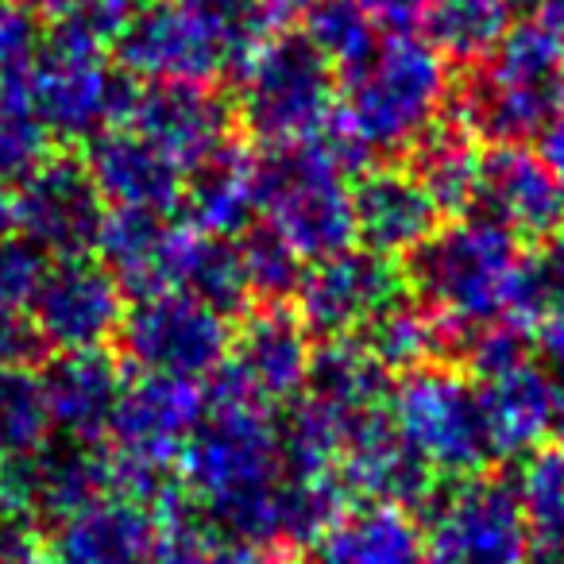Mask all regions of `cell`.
<instances>
[{"label":"cell","mask_w":564,"mask_h":564,"mask_svg":"<svg viewBox=\"0 0 564 564\" xmlns=\"http://www.w3.org/2000/svg\"><path fill=\"white\" fill-rule=\"evenodd\" d=\"M422 20L445 58L484 63L514 28V0H430Z\"/></svg>","instance_id":"obj_30"},{"label":"cell","mask_w":564,"mask_h":564,"mask_svg":"<svg viewBox=\"0 0 564 564\" xmlns=\"http://www.w3.org/2000/svg\"><path fill=\"white\" fill-rule=\"evenodd\" d=\"M47 256L24 236H0V325L28 317Z\"/></svg>","instance_id":"obj_38"},{"label":"cell","mask_w":564,"mask_h":564,"mask_svg":"<svg viewBox=\"0 0 564 564\" xmlns=\"http://www.w3.org/2000/svg\"><path fill=\"white\" fill-rule=\"evenodd\" d=\"M51 437L40 371L0 364V464L35 453Z\"/></svg>","instance_id":"obj_33"},{"label":"cell","mask_w":564,"mask_h":564,"mask_svg":"<svg viewBox=\"0 0 564 564\" xmlns=\"http://www.w3.org/2000/svg\"><path fill=\"white\" fill-rule=\"evenodd\" d=\"M479 217L495 220L518 240H545L564 225V189L545 159L522 143H499L479 159L476 202Z\"/></svg>","instance_id":"obj_18"},{"label":"cell","mask_w":564,"mask_h":564,"mask_svg":"<svg viewBox=\"0 0 564 564\" xmlns=\"http://www.w3.org/2000/svg\"><path fill=\"white\" fill-rule=\"evenodd\" d=\"M135 12H140V0H82L63 24L78 28L97 43H117V35L132 24Z\"/></svg>","instance_id":"obj_40"},{"label":"cell","mask_w":564,"mask_h":564,"mask_svg":"<svg viewBox=\"0 0 564 564\" xmlns=\"http://www.w3.org/2000/svg\"><path fill=\"white\" fill-rule=\"evenodd\" d=\"M256 4L271 17V24H282V20H291V17H306L317 0H256Z\"/></svg>","instance_id":"obj_47"},{"label":"cell","mask_w":564,"mask_h":564,"mask_svg":"<svg viewBox=\"0 0 564 564\" xmlns=\"http://www.w3.org/2000/svg\"><path fill=\"white\" fill-rule=\"evenodd\" d=\"M522 24L564 63V0H538Z\"/></svg>","instance_id":"obj_43"},{"label":"cell","mask_w":564,"mask_h":564,"mask_svg":"<svg viewBox=\"0 0 564 564\" xmlns=\"http://www.w3.org/2000/svg\"><path fill=\"white\" fill-rule=\"evenodd\" d=\"M186 4H232V0H186Z\"/></svg>","instance_id":"obj_51"},{"label":"cell","mask_w":564,"mask_h":564,"mask_svg":"<svg viewBox=\"0 0 564 564\" xmlns=\"http://www.w3.org/2000/svg\"><path fill=\"white\" fill-rule=\"evenodd\" d=\"M479 410H484L491 456H525L553 433L556 383L538 364H518L502 376L479 379Z\"/></svg>","instance_id":"obj_26"},{"label":"cell","mask_w":564,"mask_h":564,"mask_svg":"<svg viewBox=\"0 0 564 564\" xmlns=\"http://www.w3.org/2000/svg\"><path fill=\"white\" fill-rule=\"evenodd\" d=\"M128 120H132V132H140L182 171H189L232 140L236 109L213 94V86L148 82V86H135Z\"/></svg>","instance_id":"obj_17"},{"label":"cell","mask_w":564,"mask_h":564,"mask_svg":"<svg viewBox=\"0 0 564 564\" xmlns=\"http://www.w3.org/2000/svg\"><path fill=\"white\" fill-rule=\"evenodd\" d=\"M410 171L425 186L441 213H464L476 202L479 182V148L476 135L460 120H445L422 132V140L410 148Z\"/></svg>","instance_id":"obj_28"},{"label":"cell","mask_w":564,"mask_h":564,"mask_svg":"<svg viewBox=\"0 0 564 564\" xmlns=\"http://www.w3.org/2000/svg\"><path fill=\"white\" fill-rule=\"evenodd\" d=\"M82 163L101 202H112V209L174 213L182 205L186 171L132 128H109L94 135Z\"/></svg>","instance_id":"obj_20"},{"label":"cell","mask_w":564,"mask_h":564,"mask_svg":"<svg viewBox=\"0 0 564 564\" xmlns=\"http://www.w3.org/2000/svg\"><path fill=\"white\" fill-rule=\"evenodd\" d=\"M340 484L348 495L402 510H425L437 495V476L417 460V453L399 437L387 410L356 417L348 425L345 456H340Z\"/></svg>","instance_id":"obj_19"},{"label":"cell","mask_w":564,"mask_h":564,"mask_svg":"<svg viewBox=\"0 0 564 564\" xmlns=\"http://www.w3.org/2000/svg\"><path fill=\"white\" fill-rule=\"evenodd\" d=\"M189 240H194V225L174 220V213L112 209L105 213L97 256L120 282L124 299L135 302L148 294L178 291Z\"/></svg>","instance_id":"obj_16"},{"label":"cell","mask_w":564,"mask_h":564,"mask_svg":"<svg viewBox=\"0 0 564 564\" xmlns=\"http://www.w3.org/2000/svg\"><path fill=\"white\" fill-rule=\"evenodd\" d=\"M337 70L306 35L267 40L240 70V120L267 148L302 143L329 124L337 109Z\"/></svg>","instance_id":"obj_7"},{"label":"cell","mask_w":564,"mask_h":564,"mask_svg":"<svg viewBox=\"0 0 564 564\" xmlns=\"http://www.w3.org/2000/svg\"><path fill=\"white\" fill-rule=\"evenodd\" d=\"M124 291L94 256H66L43 267L32 299L35 333L55 352L105 348L124 325Z\"/></svg>","instance_id":"obj_13"},{"label":"cell","mask_w":564,"mask_h":564,"mask_svg":"<svg viewBox=\"0 0 564 564\" xmlns=\"http://www.w3.org/2000/svg\"><path fill=\"white\" fill-rule=\"evenodd\" d=\"M240 256L251 282V299H263L267 306H282L286 299H294L306 274V259L271 225H251L248 232H240Z\"/></svg>","instance_id":"obj_36"},{"label":"cell","mask_w":564,"mask_h":564,"mask_svg":"<svg viewBox=\"0 0 564 564\" xmlns=\"http://www.w3.org/2000/svg\"><path fill=\"white\" fill-rule=\"evenodd\" d=\"M348 174L317 135L259 155V217L302 259H329L352 248V189Z\"/></svg>","instance_id":"obj_5"},{"label":"cell","mask_w":564,"mask_h":564,"mask_svg":"<svg viewBox=\"0 0 564 564\" xmlns=\"http://www.w3.org/2000/svg\"><path fill=\"white\" fill-rule=\"evenodd\" d=\"M9 228H12V197L0 186V236H9Z\"/></svg>","instance_id":"obj_50"},{"label":"cell","mask_w":564,"mask_h":564,"mask_svg":"<svg viewBox=\"0 0 564 564\" xmlns=\"http://www.w3.org/2000/svg\"><path fill=\"white\" fill-rule=\"evenodd\" d=\"M391 422L433 476L464 479L484 471L491 456L479 391L464 371L425 364L406 371L391 391Z\"/></svg>","instance_id":"obj_8"},{"label":"cell","mask_w":564,"mask_h":564,"mask_svg":"<svg viewBox=\"0 0 564 564\" xmlns=\"http://www.w3.org/2000/svg\"><path fill=\"white\" fill-rule=\"evenodd\" d=\"M209 564H279L267 549L256 545H236V541H225V545L213 549Z\"/></svg>","instance_id":"obj_46"},{"label":"cell","mask_w":564,"mask_h":564,"mask_svg":"<svg viewBox=\"0 0 564 564\" xmlns=\"http://www.w3.org/2000/svg\"><path fill=\"white\" fill-rule=\"evenodd\" d=\"M310 356L314 348L299 314L286 306H263L240 333H232L228 356L209 376L205 402H243L274 414L306 391Z\"/></svg>","instance_id":"obj_10"},{"label":"cell","mask_w":564,"mask_h":564,"mask_svg":"<svg viewBox=\"0 0 564 564\" xmlns=\"http://www.w3.org/2000/svg\"><path fill=\"white\" fill-rule=\"evenodd\" d=\"M47 352V345L35 333L32 317L0 325V364H17V368H32L40 356Z\"/></svg>","instance_id":"obj_41"},{"label":"cell","mask_w":564,"mask_h":564,"mask_svg":"<svg viewBox=\"0 0 564 564\" xmlns=\"http://www.w3.org/2000/svg\"><path fill=\"white\" fill-rule=\"evenodd\" d=\"M445 101V55L417 35L394 32L387 43H376L356 70L345 74L333 117L371 159L414 148L425 128L437 124Z\"/></svg>","instance_id":"obj_4"},{"label":"cell","mask_w":564,"mask_h":564,"mask_svg":"<svg viewBox=\"0 0 564 564\" xmlns=\"http://www.w3.org/2000/svg\"><path fill=\"white\" fill-rule=\"evenodd\" d=\"M441 209L410 166H376L352 186V228L368 251L387 259L410 256L437 228Z\"/></svg>","instance_id":"obj_22"},{"label":"cell","mask_w":564,"mask_h":564,"mask_svg":"<svg viewBox=\"0 0 564 564\" xmlns=\"http://www.w3.org/2000/svg\"><path fill=\"white\" fill-rule=\"evenodd\" d=\"M178 291L194 294L197 302H205V306L225 317L243 314L251 302V282L248 271H243L240 240L236 236H209L202 228H194Z\"/></svg>","instance_id":"obj_31"},{"label":"cell","mask_w":564,"mask_h":564,"mask_svg":"<svg viewBox=\"0 0 564 564\" xmlns=\"http://www.w3.org/2000/svg\"><path fill=\"white\" fill-rule=\"evenodd\" d=\"M306 394L322 406L337 410L340 417H364L383 410L391 399V371L376 360L360 337L322 340L310 356Z\"/></svg>","instance_id":"obj_27"},{"label":"cell","mask_w":564,"mask_h":564,"mask_svg":"<svg viewBox=\"0 0 564 564\" xmlns=\"http://www.w3.org/2000/svg\"><path fill=\"white\" fill-rule=\"evenodd\" d=\"M356 417H340L310 394H299L279 417L282 471L294 479H340L348 425Z\"/></svg>","instance_id":"obj_29"},{"label":"cell","mask_w":564,"mask_h":564,"mask_svg":"<svg viewBox=\"0 0 564 564\" xmlns=\"http://www.w3.org/2000/svg\"><path fill=\"white\" fill-rule=\"evenodd\" d=\"M306 40L333 70L348 74L376 51V20L360 0H317L306 12Z\"/></svg>","instance_id":"obj_35"},{"label":"cell","mask_w":564,"mask_h":564,"mask_svg":"<svg viewBox=\"0 0 564 564\" xmlns=\"http://www.w3.org/2000/svg\"><path fill=\"white\" fill-rule=\"evenodd\" d=\"M43 32L40 12L32 4L20 0H0V82L28 78L43 51Z\"/></svg>","instance_id":"obj_39"},{"label":"cell","mask_w":564,"mask_h":564,"mask_svg":"<svg viewBox=\"0 0 564 564\" xmlns=\"http://www.w3.org/2000/svg\"><path fill=\"white\" fill-rule=\"evenodd\" d=\"M564 310V232H553L538 243V251H525L522 279H518L514 322L538 325L541 317Z\"/></svg>","instance_id":"obj_37"},{"label":"cell","mask_w":564,"mask_h":564,"mask_svg":"<svg viewBox=\"0 0 564 564\" xmlns=\"http://www.w3.org/2000/svg\"><path fill=\"white\" fill-rule=\"evenodd\" d=\"M518 507H522L530 545L541 556L564 553V445H538L522 456L514 479Z\"/></svg>","instance_id":"obj_32"},{"label":"cell","mask_w":564,"mask_h":564,"mask_svg":"<svg viewBox=\"0 0 564 564\" xmlns=\"http://www.w3.org/2000/svg\"><path fill=\"white\" fill-rule=\"evenodd\" d=\"M51 155V135L40 124L28 78L0 82V186L24 182Z\"/></svg>","instance_id":"obj_34"},{"label":"cell","mask_w":564,"mask_h":564,"mask_svg":"<svg viewBox=\"0 0 564 564\" xmlns=\"http://www.w3.org/2000/svg\"><path fill=\"white\" fill-rule=\"evenodd\" d=\"M43 402H47L51 430L63 437L101 445L117 410L124 368L109 348H78L55 352L40 371Z\"/></svg>","instance_id":"obj_21"},{"label":"cell","mask_w":564,"mask_h":564,"mask_svg":"<svg viewBox=\"0 0 564 564\" xmlns=\"http://www.w3.org/2000/svg\"><path fill=\"white\" fill-rule=\"evenodd\" d=\"M120 348L135 371L171 379H209L232 345L225 314L209 310L186 291H163L135 299L124 310Z\"/></svg>","instance_id":"obj_11"},{"label":"cell","mask_w":564,"mask_h":564,"mask_svg":"<svg viewBox=\"0 0 564 564\" xmlns=\"http://www.w3.org/2000/svg\"><path fill=\"white\" fill-rule=\"evenodd\" d=\"M306 549L310 553L302 564H430L417 518L383 502L345 510Z\"/></svg>","instance_id":"obj_25"},{"label":"cell","mask_w":564,"mask_h":564,"mask_svg":"<svg viewBox=\"0 0 564 564\" xmlns=\"http://www.w3.org/2000/svg\"><path fill=\"white\" fill-rule=\"evenodd\" d=\"M271 17L256 0L232 4H186L159 0L132 17L117 35V55L135 82L217 86L240 74L248 58L271 40Z\"/></svg>","instance_id":"obj_2"},{"label":"cell","mask_w":564,"mask_h":564,"mask_svg":"<svg viewBox=\"0 0 564 564\" xmlns=\"http://www.w3.org/2000/svg\"><path fill=\"white\" fill-rule=\"evenodd\" d=\"M24 4H32L40 17H51V20H66L74 9H78L82 0H24Z\"/></svg>","instance_id":"obj_48"},{"label":"cell","mask_w":564,"mask_h":564,"mask_svg":"<svg viewBox=\"0 0 564 564\" xmlns=\"http://www.w3.org/2000/svg\"><path fill=\"white\" fill-rule=\"evenodd\" d=\"M522 240L487 217H464L448 228H433L406 256V291L425 310L456 329L487 322H514L518 279H522Z\"/></svg>","instance_id":"obj_3"},{"label":"cell","mask_w":564,"mask_h":564,"mask_svg":"<svg viewBox=\"0 0 564 564\" xmlns=\"http://www.w3.org/2000/svg\"><path fill=\"white\" fill-rule=\"evenodd\" d=\"M533 329H538V333H533V345H538V352H541V360H545L549 376H553L556 387H564V310L541 317Z\"/></svg>","instance_id":"obj_42"},{"label":"cell","mask_w":564,"mask_h":564,"mask_svg":"<svg viewBox=\"0 0 564 564\" xmlns=\"http://www.w3.org/2000/svg\"><path fill=\"white\" fill-rule=\"evenodd\" d=\"M430 564H525L530 530L514 484L502 476H464L430 499Z\"/></svg>","instance_id":"obj_9"},{"label":"cell","mask_w":564,"mask_h":564,"mask_svg":"<svg viewBox=\"0 0 564 564\" xmlns=\"http://www.w3.org/2000/svg\"><path fill=\"white\" fill-rule=\"evenodd\" d=\"M430 0H360V9L368 12L376 24L391 28V32H410V24H417Z\"/></svg>","instance_id":"obj_44"},{"label":"cell","mask_w":564,"mask_h":564,"mask_svg":"<svg viewBox=\"0 0 564 564\" xmlns=\"http://www.w3.org/2000/svg\"><path fill=\"white\" fill-rule=\"evenodd\" d=\"M178 484L202 518L236 545H279L282 448L279 417L243 402H205L178 456Z\"/></svg>","instance_id":"obj_1"},{"label":"cell","mask_w":564,"mask_h":564,"mask_svg":"<svg viewBox=\"0 0 564 564\" xmlns=\"http://www.w3.org/2000/svg\"><path fill=\"white\" fill-rule=\"evenodd\" d=\"M406 299V271L394 259L368 248H345L329 259H314L302 274L294 302L310 337H356L371 317Z\"/></svg>","instance_id":"obj_12"},{"label":"cell","mask_w":564,"mask_h":564,"mask_svg":"<svg viewBox=\"0 0 564 564\" xmlns=\"http://www.w3.org/2000/svg\"><path fill=\"white\" fill-rule=\"evenodd\" d=\"M163 514L124 495H105L86 510L58 522L55 530V564H148Z\"/></svg>","instance_id":"obj_23"},{"label":"cell","mask_w":564,"mask_h":564,"mask_svg":"<svg viewBox=\"0 0 564 564\" xmlns=\"http://www.w3.org/2000/svg\"><path fill=\"white\" fill-rule=\"evenodd\" d=\"M541 159H545V166L553 171V178L561 182L564 189V112L556 120H549L545 132H541Z\"/></svg>","instance_id":"obj_45"},{"label":"cell","mask_w":564,"mask_h":564,"mask_svg":"<svg viewBox=\"0 0 564 564\" xmlns=\"http://www.w3.org/2000/svg\"><path fill=\"white\" fill-rule=\"evenodd\" d=\"M12 197V225L32 248L51 259L89 256L105 225V202L86 163L74 155H47Z\"/></svg>","instance_id":"obj_14"},{"label":"cell","mask_w":564,"mask_h":564,"mask_svg":"<svg viewBox=\"0 0 564 564\" xmlns=\"http://www.w3.org/2000/svg\"><path fill=\"white\" fill-rule=\"evenodd\" d=\"M28 94L51 140H94L128 120L135 97L132 74L105 63V43L70 24H58L28 74Z\"/></svg>","instance_id":"obj_6"},{"label":"cell","mask_w":564,"mask_h":564,"mask_svg":"<svg viewBox=\"0 0 564 564\" xmlns=\"http://www.w3.org/2000/svg\"><path fill=\"white\" fill-rule=\"evenodd\" d=\"M525 564H545V561H525Z\"/></svg>","instance_id":"obj_52"},{"label":"cell","mask_w":564,"mask_h":564,"mask_svg":"<svg viewBox=\"0 0 564 564\" xmlns=\"http://www.w3.org/2000/svg\"><path fill=\"white\" fill-rule=\"evenodd\" d=\"M112 495L109 453L89 441H43L35 453L0 464V499L17 502L35 522H66L89 502Z\"/></svg>","instance_id":"obj_15"},{"label":"cell","mask_w":564,"mask_h":564,"mask_svg":"<svg viewBox=\"0 0 564 564\" xmlns=\"http://www.w3.org/2000/svg\"><path fill=\"white\" fill-rule=\"evenodd\" d=\"M182 209L194 228L209 236H240L259 213V155L240 140H228L186 171Z\"/></svg>","instance_id":"obj_24"},{"label":"cell","mask_w":564,"mask_h":564,"mask_svg":"<svg viewBox=\"0 0 564 564\" xmlns=\"http://www.w3.org/2000/svg\"><path fill=\"white\" fill-rule=\"evenodd\" d=\"M553 433H556V445H564V387H556V406H553Z\"/></svg>","instance_id":"obj_49"}]
</instances>
